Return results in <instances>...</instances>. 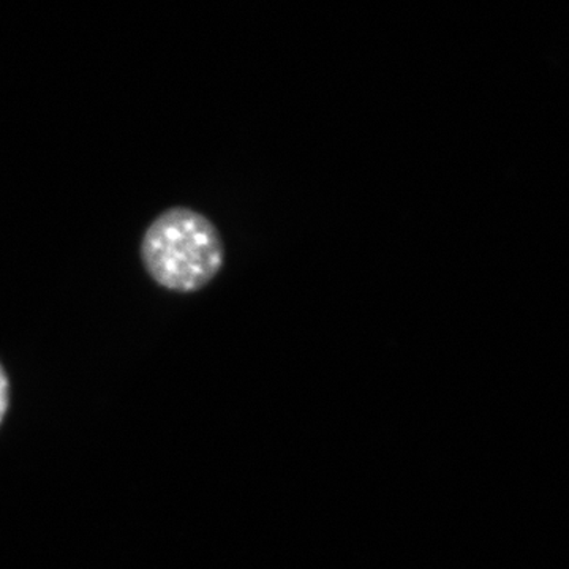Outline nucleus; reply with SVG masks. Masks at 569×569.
<instances>
[{"label":"nucleus","instance_id":"1","mask_svg":"<svg viewBox=\"0 0 569 569\" xmlns=\"http://www.w3.org/2000/svg\"><path fill=\"white\" fill-rule=\"evenodd\" d=\"M140 257L146 272L164 290L194 293L222 271L223 239L204 213L173 206L146 228Z\"/></svg>","mask_w":569,"mask_h":569},{"label":"nucleus","instance_id":"2","mask_svg":"<svg viewBox=\"0 0 569 569\" xmlns=\"http://www.w3.org/2000/svg\"><path fill=\"white\" fill-rule=\"evenodd\" d=\"M9 378H7L6 370L0 365V422H2L7 408H9Z\"/></svg>","mask_w":569,"mask_h":569}]
</instances>
